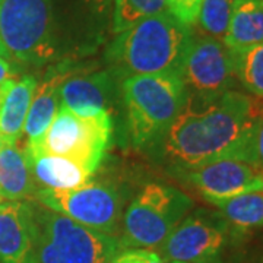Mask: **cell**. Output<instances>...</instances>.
Listing matches in <instances>:
<instances>
[{
    "mask_svg": "<svg viewBox=\"0 0 263 263\" xmlns=\"http://www.w3.org/2000/svg\"><path fill=\"white\" fill-rule=\"evenodd\" d=\"M114 0H2L0 41L10 62L40 67L97 51L113 24Z\"/></svg>",
    "mask_w": 263,
    "mask_h": 263,
    "instance_id": "obj_1",
    "label": "cell"
},
{
    "mask_svg": "<svg viewBox=\"0 0 263 263\" xmlns=\"http://www.w3.org/2000/svg\"><path fill=\"white\" fill-rule=\"evenodd\" d=\"M263 108L253 97L230 89L215 98L187 95L162 136V151L179 170L219 160L254 164L253 132Z\"/></svg>",
    "mask_w": 263,
    "mask_h": 263,
    "instance_id": "obj_2",
    "label": "cell"
},
{
    "mask_svg": "<svg viewBox=\"0 0 263 263\" xmlns=\"http://www.w3.org/2000/svg\"><path fill=\"white\" fill-rule=\"evenodd\" d=\"M195 37L192 27L170 10L116 34L105 50L108 73L117 81L141 75L180 72Z\"/></svg>",
    "mask_w": 263,
    "mask_h": 263,
    "instance_id": "obj_3",
    "label": "cell"
},
{
    "mask_svg": "<svg viewBox=\"0 0 263 263\" xmlns=\"http://www.w3.org/2000/svg\"><path fill=\"white\" fill-rule=\"evenodd\" d=\"M122 92L129 139L138 148L162 139L187 98L180 72L127 78Z\"/></svg>",
    "mask_w": 263,
    "mask_h": 263,
    "instance_id": "obj_4",
    "label": "cell"
},
{
    "mask_svg": "<svg viewBox=\"0 0 263 263\" xmlns=\"http://www.w3.org/2000/svg\"><path fill=\"white\" fill-rule=\"evenodd\" d=\"M37 263H113L122 250L116 235L81 226L29 199Z\"/></svg>",
    "mask_w": 263,
    "mask_h": 263,
    "instance_id": "obj_5",
    "label": "cell"
},
{
    "mask_svg": "<svg viewBox=\"0 0 263 263\" xmlns=\"http://www.w3.org/2000/svg\"><path fill=\"white\" fill-rule=\"evenodd\" d=\"M192 208L193 200L179 189L158 183L145 186L123 216L120 247L130 250L160 247Z\"/></svg>",
    "mask_w": 263,
    "mask_h": 263,
    "instance_id": "obj_6",
    "label": "cell"
},
{
    "mask_svg": "<svg viewBox=\"0 0 263 263\" xmlns=\"http://www.w3.org/2000/svg\"><path fill=\"white\" fill-rule=\"evenodd\" d=\"M111 132V114L84 117L60 107L40 142L27 149L73 160L94 174L110 146Z\"/></svg>",
    "mask_w": 263,
    "mask_h": 263,
    "instance_id": "obj_7",
    "label": "cell"
},
{
    "mask_svg": "<svg viewBox=\"0 0 263 263\" xmlns=\"http://www.w3.org/2000/svg\"><path fill=\"white\" fill-rule=\"evenodd\" d=\"M34 200L104 234L116 235L119 230L122 197L110 184L88 183L72 190H37Z\"/></svg>",
    "mask_w": 263,
    "mask_h": 263,
    "instance_id": "obj_8",
    "label": "cell"
},
{
    "mask_svg": "<svg viewBox=\"0 0 263 263\" xmlns=\"http://www.w3.org/2000/svg\"><path fill=\"white\" fill-rule=\"evenodd\" d=\"M230 224L221 212L197 209L173 230L160 246L164 262L212 263L226 249Z\"/></svg>",
    "mask_w": 263,
    "mask_h": 263,
    "instance_id": "obj_9",
    "label": "cell"
},
{
    "mask_svg": "<svg viewBox=\"0 0 263 263\" xmlns=\"http://www.w3.org/2000/svg\"><path fill=\"white\" fill-rule=\"evenodd\" d=\"M187 95L215 98L235 84L233 51L219 40L193 37L180 69Z\"/></svg>",
    "mask_w": 263,
    "mask_h": 263,
    "instance_id": "obj_10",
    "label": "cell"
},
{
    "mask_svg": "<svg viewBox=\"0 0 263 263\" xmlns=\"http://www.w3.org/2000/svg\"><path fill=\"white\" fill-rule=\"evenodd\" d=\"M180 171L209 203L263 192V168L246 161L219 160Z\"/></svg>",
    "mask_w": 263,
    "mask_h": 263,
    "instance_id": "obj_11",
    "label": "cell"
},
{
    "mask_svg": "<svg viewBox=\"0 0 263 263\" xmlns=\"http://www.w3.org/2000/svg\"><path fill=\"white\" fill-rule=\"evenodd\" d=\"M0 263H37L29 200L0 202Z\"/></svg>",
    "mask_w": 263,
    "mask_h": 263,
    "instance_id": "obj_12",
    "label": "cell"
},
{
    "mask_svg": "<svg viewBox=\"0 0 263 263\" xmlns=\"http://www.w3.org/2000/svg\"><path fill=\"white\" fill-rule=\"evenodd\" d=\"M111 76L108 72L84 73L76 69L59 86L60 107L84 117L110 114Z\"/></svg>",
    "mask_w": 263,
    "mask_h": 263,
    "instance_id": "obj_13",
    "label": "cell"
},
{
    "mask_svg": "<svg viewBox=\"0 0 263 263\" xmlns=\"http://www.w3.org/2000/svg\"><path fill=\"white\" fill-rule=\"evenodd\" d=\"M81 66L76 62H60L50 66L44 79L37 84V89L29 107L24 133L27 136V146H34L40 142L46 133L48 126L54 120L57 111L60 108V95L59 86L66 76L75 72Z\"/></svg>",
    "mask_w": 263,
    "mask_h": 263,
    "instance_id": "obj_14",
    "label": "cell"
},
{
    "mask_svg": "<svg viewBox=\"0 0 263 263\" xmlns=\"http://www.w3.org/2000/svg\"><path fill=\"white\" fill-rule=\"evenodd\" d=\"M28 155L37 190H72L91 181L92 173L76 161L44 152L28 151Z\"/></svg>",
    "mask_w": 263,
    "mask_h": 263,
    "instance_id": "obj_15",
    "label": "cell"
},
{
    "mask_svg": "<svg viewBox=\"0 0 263 263\" xmlns=\"http://www.w3.org/2000/svg\"><path fill=\"white\" fill-rule=\"evenodd\" d=\"M37 186L32 177L27 143H2L0 146V199H34Z\"/></svg>",
    "mask_w": 263,
    "mask_h": 263,
    "instance_id": "obj_16",
    "label": "cell"
},
{
    "mask_svg": "<svg viewBox=\"0 0 263 263\" xmlns=\"http://www.w3.org/2000/svg\"><path fill=\"white\" fill-rule=\"evenodd\" d=\"M32 75L16 78L0 104V142L16 143L24 135L29 107L37 89Z\"/></svg>",
    "mask_w": 263,
    "mask_h": 263,
    "instance_id": "obj_17",
    "label": "cell"
},
{
    "mask_svg": "<svg viewBox=\"0 0 263 263\" xmlns=\"http://www.w3.org/2000/svg\"><path fill=\"white\" fill-rule=\"evenodd\" d=\"M231 51L263 43V0H234L227 35L222 41Z\"/></svg>",
    "mask_w": 263,
    "mask_h": 263,
    "instance_id": "obj_18",
    "label": "cell"
},
{
    "mask_svg": "<svg viewBox=\"0 0 263 263\" xmlns=\"http://www.w3.org/2000/svg\"><path fill=\"white\" fill-rule=\"evenodd\" d=\"M228 224L240 230L263 228V192H252L240 196L212 202Z\"/></svg>",
    "mask_w": 263,
    "mask_h": 263,
    "instance_id": "obj_19",
    "label": "cell"
},
{
    "mask_svg": "<svg viewBox=\"0 0 263 263\" xmlns=\"http://www.w3.org/2000/svg\"><path fill=\"white\" fill-rule=\"evenodd\" d=\"M235 79L247 92L263 98V43L233 51Z\"/></svg>",
    "mask_w": 263,
    "mask_h": 263,
    "instance_id": "obj_20",
    "label": "cell"
},
{
    "mask_svg": "<svg viewBox=\"0 0 263 263\" xmlns=\"http://www.w3.org/2000/svg\"><path fill=\"white\" fill-rule=\"evenodd\" d=\"M168 9V0H116L113 32L119 34L143 19L160 15Z\"/></svg>",
    "mask_w": 263,
    "mask_h": 263,
    "instance_id": "obj_21",
    "label": "cell"
},
{
    "mask_svg": "<svg viewBox=\"0 0 263 263\" xmlns=\"http://www.w3.org/2000/svg\"><path fill=\"white\" fill-rule=\"evenodd\" d=\"M234 0H202L196 22L208 37L224 41Z\"/></svg>",
    "mask_w": 263,
    "mask_h": 263,
    "instance_id": "obj_22",
    "label": "cell"
},
{
    "mask_svg": "<svg viewBox=\"0 0 263 263\" xmlns=\"http://www.w3.org/2000/svg\"><path fill=\"white\" fill-rule=\"evenodd\" d=\"M200 3L202 0H168V10L180 22L193 27L196 24Z\"/></svg>",
    "mask_w": 263,
    "mask_h": 263,
    "instance_id": "obj_23",
    "label": "cell"
},
{
    "mask_svg": "<svg viewBox=\"0 0 263 263\" xmlns=\"http://www.w3.org/2000/svg\"><path fill=\"white\" fill-rule=\"evenodd\" d=\"M16 78H18V70L15 63L6 57L0 56V104Z\"/></svg>",
    "mask_w": 263,
    "mask_h": 263,
    "instance_id": "obj_24",
    "label": "cell"
},
{
    "mask_svg": "<svg viewBox=\"0 0 263 263\" xmlns=\"http://www.w3.org/2000/svg\"><path fill=\"white\" fill-rule=\"evenodd\" d=\"M253 157L254 164L263 168V111L256 120L253 132Z\"/></svg>",
    "mask_w": 263,
    "mask_h": 263,
    "instance_id": "obj_25",
    "label": "cell"
},
{
    "mask_svg": "<svg viewBox=\"0 0 263 263\" xmlns=\"http://www.w3.org/2000/svg\"><path fill=\"white\" fill-rule=\"evenodd\" d=\"M143 256H145L143 249H132L119 254L113 263H143Z\"/></svg>",
    "mask_w": 263,
    "mask_h": 263,
    "instance_id": "obj_26",
    "label": "cell"
},
{
    "mask_svg": "<svg viewBox=\"0 0 263 263\" xmlns=\"http://www.w3.org/2000/svg\"><path fill=\"white\" fill-rule=\"evenodd\" d=\"M143 263H165V262H164V259L161 257L160 253H157V252H154V250H145Z\"/></svg>",
    "mask_w": 263,
    "mask_h": 263,
    "instance_id": "obj_27",
    "label": "cell"
},
{
    "mask_svg": "<svg viewBox=\"0 0 263 263\" xmlns=\"http://www.w3.org/2000/svg\"><path fill=\"white\" fill-rule=\"evenodd\" d=\"M0 56L6 57V59H9V57H8V53H6V50H5V47H3V44H2V41H0Z\"/></svg>",
    "mask_w": 263,
    "mask_h": 263,
    "instance_id": "obj_28",
    "label": "cell"
},
{
    "mask_svg": "<svg viewBox=\"0 0 263 263\" xmlns=\"http://www.w3.org/2000/svg\"><path fill=\"white\" fill-rule=\"evenodd\" d=\"M168 263H180V262H168ZM212 263H216V262H212Z\"/></svg>",
    "mask_w": 263,
    "mask_h": 263,
    "instance_id": "obj_29",
    "label": "cell"
},
{
    "mask_svg": "<svg viewBox=\"0 0 263 263\" xmlns=\"http://www.w3.org/2000/svg\"><path fill=\"white\" fill-rule=\"evenodd\" d=\"M0 146H2V142H0Z\"/></svg>",
    "mask_w": 263,
    "mask_h": 263,
    "instance_id": "obj_30",
    "label": "cell"
},
{
    "mask_svg": "<svg viewBox=\"0 0 263 263\" xmlns=\"http://www.w3.org/2000/svg\"><path fill=\"white\" fill-rule=\"evenodd\" d=\"M0 5H2V0H0Z\"/></svg>",
    "mask_w": 263,
    "mask_h": 263,
    "instance_id": "obj_31",
    "label": "cell"
},
{
    "mask_svg": "<svg viewBox=\"0 0 263 263\" xmlns=\"http://www.w3.org/2000/svg\"><path fill=\"white\" fill-rule=\"evenodd\" d=\"M0 202H2V199H0Z\"/></svg>",
    "mask_w": 263,
    "mask_h": 263,
    "instance_id": "obj_32",
    "label": "cell"
},
{
    "mask_svg": "<svg viewBox=\"0 0 263 263\" xmlns=\"http://www.w3.org/2000/svg\"><path fill=\"white\" fill-rule=\"evenodd\" d=\"M114 2H116V0H114Z\"/></svg>",
    "mask_w": 263,
    "mask_h": 263,
    "instance_id": "obj_33",
    "label": "cell"
}]
</instances>
